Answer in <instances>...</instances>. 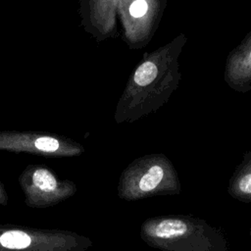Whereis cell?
Listing matches in <instances>:
<instances>
[{
  "label": "cell",
  "instance_id": "obj_1",
  "mask_svg": "<svg viewBox=\"0 0 251 251\" xmlns=\"http://www.w3.org/2000/svg\"><path fill=\"white\" fill-rule=\"evenodd\" d=\"M186 42V35L179 33L154 51L143 54L118 102L115 112L118 124L137 122L169 102L181 79L179 57Z\"/></svg>",
  "mask_w": 251,
  "mask_h": 251
},
{
  "label": "cell",
  "instance_id": "obj_2",
  "mask_svg": "<svg viewBox=\"0 0 251 251\" xmlns=\"http://www.w3.org/2000/svg\"><path fill=\"white\" fill-rule=\"evenodd\" d=\"M178 188L176 173L163 154H149L135 159L124 171L120 181V196L127 200L140 199Z\"/></svg>",
  "mask_w": 251,
  "mask_h": 251
},
{
  "label": "cell",
  "instance_id": "obj_3",
  "mask_svg": "<svg viewBox=\"0 0 251 251\" xmlns=\"http://www.w3.org/2000/svg\"><path fill=\"white\" fill-rule=\"evenodd\" d=\"M90 245L69 230L0 225V251H83Z\"/></svg>",
  "mask_w": 251,
  "mask_h": 251
},
{
  "label": "cell",
  "instance_id": "obj_4",
  "mask_svg": "<svg viewBox=\"0 0 251 251\" xmlns=\"http://www.w3.org/2000/svg\"><path fill=\"white\" fill-rule=\"evenodd\" d=\"M168 0H118L123 39L131 50L142 49L154 37Z\"/></svg>",
  "mask_w": 251,
  "mask_h": 251
},
{
  "label": "cell",
  "instance_id": "obj_5",
  "mask_svg": "<svg viewBox=\"0 0 251 251\" xmlns=\"http://www.w3.org/2000/svg\"><path fill=\"white\" fill-rule=\"evenodd\" d=\"M25 203L30 208H48L60 204L76 192V185L60 179L45 167H31L19 178Z\"/></svg>",
  "mask_w": 251,
  "mask_h": 251
},
{
  "label": "cell",
  "instance_id": "obj_6",
  "mask_svg": "<svg viewBox=\"0 0 251 251\" xmlns=\"http://www.w3.org/2000/svg\"><path fill=\"white\" fill-rule=\"evenodd\" d=\"M224 80L235 92L246 93L251 90V29L228 53Z\"/></svg>",
  "mask_w": 251,
  "mask_h": 251
},
{
  "label": "cell",
  "instance_id": "obj_7",
  "mask_svg": "<svg viewBox=\"0 0 251 251\" xmlns=\"http://www.w3.org/2000/svg\"><path fill=\"white\" fill-rule=\"evenodd\" d=\"M142 229L146 237L155 242L166 243L188 234L191 226L183 219L162 218L147 222Z\"/></svg>",
  "mask_w": 251,
  "mask_h": 251
},
{
  "label": "cell",
  "instance_id": "obj_8",
  "mask_svg": "<svg viewBox=\"0 0 251 251\" xmlns=\"http://www.w3.org/2000/svg\"><path fill=\"white\" fill-rule=\"evenodd\" d=\"M94 23L101 37L116 36V15L118 0H93Z\"/></svg>",
  "mask_w": 251,
  "mask_h": 251
},
{
  "label": "cell",
  "instance_id": "obj_9",
  "mask_svg": "<svg viewBox=\"0 0 251 251\" xmlns=\"http://www.w3.org/2000/svg\"><path fill=\"white\" fill-rule=\"evenodd\" d=\"M230 192L236 198L251 200V151L245 154L242 164L236 171Z\"/></svg>",
  "mask_w": 251,
  "mask_h": 251
},
{
  "label": "cell",
  "instance_id": "obj_10",
  "mask_svg": "<svg viewBox=\"0 0 251 251\" xmlns=\"http://www.w3.org/2000/svg\"><path fill=\"white\" fill-rule=\"evenodd\" d=\"M8 201H9V198H8L7 191H6L3 183L0 181V205L6 206L8 204Z\"/></svg>",
  "mask_w": 251,
  "mask_h": 251
}]
</instances>
